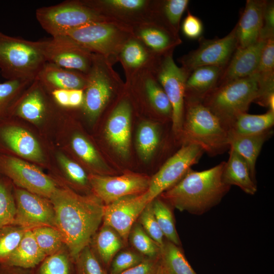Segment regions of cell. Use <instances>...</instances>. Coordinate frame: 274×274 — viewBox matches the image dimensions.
Instances as JSON below:
<instances>
[{
  "instance_id": "6da1fadb",
  "label": "cell",
  "mask_w": 274,
  "mask_h": 274,
  "mask_svg": "<svg viewBox=\"0 0 274 274\" xmlns=\"http://www.w3.org/2000/svg\"><path fill=\"white\" fill-rule=\"evenodd\" d=\"M55 213V226L71 257L75 260L90 244L102 222L105 204L93 194L82 195L57 187L49 198Z\"/></svg>"
},
{
  "instance_id": "7a4b0ae2",
  "label": "cell",
  "mask_w": 274,
  "mask_h": 274,
  "mask_svg": "<svg viewBox=\"0 0 274 274\" xmlns=\"http://www.w3.org/2000/svg\"><path fill=\"white\" fill-rule=\"evenodd\" d=\"M225 162L202 171L190 169L159 196L180 211L201 215L219 203L231 186L222 178Z\"/></svg>"
},
{
  "instance_id": "3957f363",
  "label": "cell",
  "mask_w": 274,
  "mask_h": 274,
  "mask_svg": "<svg viewBox=\"0 0 274 274\" xmlns=\"http://www.w3.org/2000/svg\"><path fill=\"white\" fill-rule=\"evenodd\" d=\"M180 139L182 144L191 143L199 145L211 156L223 153L229 149L227 129L200 100L185 99Z\"/></svg>"
},
{
  "instance_id": "277c9868",
  "label": "cell",
  "mask_w": 274,
  "mask_h": 274,
  "mask_svg": "<svg viewBox=\"0 0 274 274\" xmlns=\"http://www.w3.org/2000/svg\"><path fill=\"white\" fill-rule=\"evenodd\" d=\"M259 94L256 77L233 80L216 87L201 100L228 128L239 114L246 113Z\"/></svg>"
},
{
  "instance_id": "5b68a950",
  "label": "cell",
  "mask_w": 274,
  "mask_h": 274,
  "mask_svg": "<svg viewBox=\"0 0 274 274\" xmlns=\"http://www.w3.org/2000/svg\"><path fill=\"white\" fill-rule=\"evenodd\" d=\"M46 62L39 41H30L0 32V71L7 80L33 81Z\"/></svg>"
},
{
  "instance_id": "8992f818",
  "label": "cell",
  "mask_w": 274,
  "mask_h": 274,
  "mask_svg": "<svg viewBox=\"0 0 274 274\" xmlns=\"http://www.w3.org/2000/svg\"><path fill=\"white\" fill-rule=\"evenodd\" d=\"M36 16L52 37L62 36L69 30L88 24L107 22L106 17L87 2L72 1L40 8Z\"/></svg>"
},
{
  "instance_id": "52a82bcc",
  "label": "cell",
  "mask_w": 274,
  "mask_h": 274,
  "mask_svg": "<svg viewBox=\"0 0 274 274\" xmlns=\"http://www.w3.org/2000/svg\"><path fill=\"white\" fill-rule=\"evenodd\" d=\"M204 153L199 145L191 143H183L181 147L169 157L151 178L145 192L149 202L180 181L196 164Z\"/></svg>"
},
{
  "instance_id": "ba28073f",
  "label": "cell",
  "mask_w": 274,
  "mask_h": 274,
  "mask_svg": "<svg viewBox=\"0 0 274 274\" xmlns=\"http://www.w3.org/2000/svg\"><path fill=\"white\" fill-rule=\"evenodd\" d=\"M0 174L17 187L49 199L55 182L35 165L11 155L0 154Z\"/></svg>"
},
{
  "instance_id": "9c48e42d",
  "label": "cell",
  "mask_w": 274,
  "mask_h": 274,
  "mask_svg": "<svg viewBox=\"0 0 274 274\" xmlns=\"http://www.w3.org/2000/svg\"><path fill=\"white\" fill-rule=\"evenodd\" d=\"M198 47L180 59L182 68L189 75L196 68L217 66L224 68L237 47L235 26L222 38L199 39Z\"/></svg>"
},
{
  "instance_id": "30bf717a",
  "label": "cell",
  "mask_w": 274,
  "mask_h": 274,
  "mask_svg": "<svg viewBox=\"0 0 274 274\" xmlns=\"http://www.w3.org/2000/svg\"><path fill=\"white\" fill-rule=\"evenodd\" d=\"M175 62L172 53L164 54L158 68V79L172 107V129L180 138L184 118L185 84L188 77Z\"/></svg>"
},
{
  "instance_id": "8fae6325",
  "label": "cell",
  "mask_w": 274,
  "mask_h": 274,
  "mask_svg": "<svg viewBox=\"0 0 274 274\" xmlns=\"http://www.w3.org/2000/svg\"><path fill=\"white\" fill-rule=\"evenodd\" d=\"M46 62L87 74L94 55L66 36L39 41Z\"/></svg>"
},
{
  "instance_id": "7c38bea8",
  "label": "cell",
  "mask_w": 274,
  "mask_h": 274,
  "mask_svg": "<svg viewBox=\"0 0 274 274\" xmlns=\"http://www.w3.org/2000/svg\"><path fill=\"white\" fill-rule=\"evenodd\" d=\"M88 178L93 194L105 205L124 196L145 193L150 181L147 176L129 173L118 176L92 174Z\"/></svg>"
},
{
  "instance_id": "4fadbf2b",
  "label": "cell",
  "mask_w": 274,
  "mask_h": 274,
  "mask_svg": "<svg viewBox=\"0 0 274 274\" xmlns=\"http://www.w3.org/2000/svg\"><path fill=\"white\" fill-rule=\"evenodd\" d=\"M66 36L91 52L107 57L114 53L123 42V36L115 25L107 22L88 24L66 31Z\"/></svg>"
},
{
  "instance_id": "5bb4252c",
  "label": "cell",
  "mask_w": 274,
  "mask_h": 274,
  "mask_svg": "<svg viewBox=\"0 0 274 274\" xmlns=\"http://www.w3.org/2000/svg\"><path fill=\"white\" fill-rule=\"evenodd\" d=\"M16 214L13 225L28 229L55 227V213L49 199L24 189L14 188Z\"/></svg>"
},
{
  "instance_id": "9a60e30c",
  "label": "cell",
  "mask_w": 274,
  "mask_h": 274,
  "mask_svg": "<svg viewBox=\"0 0 274 274\" xmlns=\"http://www.w3.org/2000/svg\"><path fill=\"white\" fill-rule=\"evenodd\" d=\"M82 108L86 118L95 121L109 102L113 92L111 79L100 57L94 56L91 67L87 74Z\"/></svg>"
},
{
  "instance_id": "2e32d148",
  "label": "cell",
  "mask_w": 274,
  "mask_h": 274,
  "mask_svg": "<svg viewBox=\"0 0 274 274\" xmlns=\"http://www.w3.org/2000/svg\"><path fill=\"white\" fill-rule=\"evenodd\" d=\"M149 202L145 192L124 196L105 205L103 224L115 230L126 244L133 225Z\"/></svg>"
},
{
  "instance_id": "e0dca14e",
  "label": "cell",
  "mask_w": 274,
  "mask_h": 274,
  "mask_svg": "<svg viewBox=\"0 0 274 274\" xmlns=\"http://www.w3.org/2000/svg\"><path fill=\"white\" fill-rule=\"evenodd\" d=\"M9 152L38 163L45 160L42 149L35 137L10 121L9 117L0 121V154Z\"/></svg>"
},
{
  "instance_id": "ac0fdd59",
  "label": "cell",
  "mask_w": 274,
  "mask_h": 274,
  "mask_svg": "<svg viewBox=\"0 0 274 274\" xmlns=\"http://www.w3.org/2000/svg\"><path fill=\"white\" fill-rule=\"evenodd\" d=\"M131 117L130 104L127 100H122L110 115L105 127V136L109 144L124 158L130 153Z\"/></svg>"
},
{
  "instance_id": "d6986e66",
  "label": "cell",
  "mask_w": 274,
  "mask_h": 274,
  "mask_svg": "<svg viewBox=\"0 0 274 274\" xmlns=\"http://www.w3.org/2000/svg\"><path fill=\"white\" fill-rule=\"evenodd\" d=\"M266 40L259 39L249 46L236 48L223 68L217 86L252 76L258 65Z\"/></svg>"
},
{
  "instance_id": "ffe728a7",
  "label": "cell",
  "mask_w": 274,
  "mask_h": 274,
  "mask_svg": "<svg viewBox=\"0 0 274 274\" xmlns=\"http://www.w3.org/2000/svg\"><path fill=\"white\" fill-rule=\"evenodd\" d=\"M45 90L37 80H33L17 100L10 117L16 116L33 124L42 123L50 108Z\"/></svg>"
},
{
  "instance_id": "44dd1931",
  "label": "cell",
  "mask_w": 274,
  "mask_h": 274,
  "mask_svg": "<svg viewBox=\"0 0 274 274\" xmlns=\"http://www.w3.org/2000/svg\"><path fill=\"white\" fill-rule=\"evenodd\" d=\"M267 1L248 0L236 24L237 48H242L256 42L263 26Z\"/></svg>"
},
{
  "instance_id": "7402d4cb",
  "label": "cell",
  "mask_w": 274,
  "mask_h": 274,
  "mask_svg": "<svg viewBox=\"0 0 274 274\" xmlns=\"http://www.w3.org/2000/svg\"><path fill=\"white\" fill-rule=\"evenodd\" d=\"M36 79L45 90L50 92L59 89H84L86 85L87 75L46 62Z\"/></svg>"
},
{
  "instance_id": "603a6c76",
  "label": "cell",
  "mask_w": 274,
  "mask_h": 274,
  "mask_svg": "<svg viewBox=\"0 0 274 274\" xmlns=\"http://www.w3.org/2000/svg\"><path fill=\"white\" fill-rule=\"evenodd\" d=\"M223 68L203 66L192 71L186 81L185 98L202 100L217 86Z\"/></svg>"
},
{
  "instance_id": "cb8c5ba5",
  "label": "cell",
  "mask_w": 274,
  "mask_h": 274,
  "mask_svg": "<svg viewBox=\"0 0 274 274\" xmlns=\"http://www.w3.org/2000/svg\"><path fill=\"white\" fill-rule=\"evenodd\" d=\"M253 75L256 77L259 90L255 102L263 107L268 96L274 93V37L266 41Z\"/></svg>"
},
{
  "instance_id": "d4e9b609",
  "label": "cell",
  "mask_w": 274,
  "mask_h": 274,
  "mask_svg": "<svg viewBox=\"0 0 274 274\" xmlns=\"http://www.w3.org/2000/svg\"><path fill=\"white\" fill-rule=\"evenodd\" d=\"M222 178L226 184L230 186L235 185L247 194L254 195L257 192L256 184L252 179L247 162L241 155L230 148Z\"/></svg>"
},
{
  "instance_id": "484cf974",
  "label": "cell",
  "mask_w": 274,
  "mask_h": 274,
  "mask_svg": "<svg viewBox=\"0 0 274 274\" xmlns=\"http://www.w3.org/2000/svg\"><path fill=\"white\" fill-rule=\"evenodd\" d=\"M273 133L266 132L251 135L228 134L229 148L241 155L247 162L252 180L256 183V163L262 146Z\"/></svg>"
},
{
  "instance_id": "4316f807",
  "label": "cell",
  "mask_w": 274,
  "mask_h": 274,
  "mask_svg": "<svg viewBox=\"0 0 274 274\" xmlns=\"http://www.w3.org/2000/svg\"><path fill=\"white\" fill-rule=\"evenodd\" d=\"M38 245L31 229L26 230L19 245L2 263L24 269L35 267L46 257Z\"/></svg>"
},
{
  "instance_id": "83f0119b",
  "label": "cell",
  "mask_w": 274,
  "mask_h": 274,
  "mask_svg": "<svg viewBox=\"0 0 274 274\" xmlns=\"http://www.w3.org/2000/svg\"><path fill=\"white\" fill-rule=\"evenodd\" d=\"M274 111L268 110L259 115L247 112L238 115L228 128V133L238 135L262 134L272 130Z\"/></svg>"
},
{
  "instance_id": "f1b7e54d",
  "label": "cell",
  "mask_w": 274,
  "mask_h": 274,
  "mask_svg": "<svg viewBox=\"0 0 274 274\" xmlns=\"http://www.w3.org/2000/svg\"><path fill=\"white\" fill-rule=\"evenodd\" d=\"M93 250L102 264L110 266L112 260L124 245L121 237L111 227L104 225L92 237Z\"/></svg>"
},
{
  "instance_id": "f546056e",
  "label": "cell",
  "mask_w": 274,
  "mask_h": 274,
  "mask_svg": "<svg viewBox=\"0 0 274 274\" xmlns=\"http://www.w3.org/2000/svg\"><path fill=\"white\" fill-rule=\"evenodd\" d=\"M141 40L153 50L164 54L181 43L178 35L175 34L162 24L141 29Z\"/></svg>"
},
{
  "instance_id": "4dcf8cb0",
  "label": "cell",
  "mask_w": 274,
  "mask_h": 274,
  "mask_svg": "<svg viewBox=\"0 0 274 274\" xmlns=\"http://www.w3.org/2000/svg\"><path fill=\"white\" fill-rule=\"evenodd\" d=\"M159 262L165 274H197L180 247L167 239L161 246Z\"/></svg>"
},
{
  "instance_id": "1f68e13d",
  "label": "cell",
  "mask_w": 274,
  "mask_h": 274,
  "mask_svg": "<svg viewBox=\"0 0 274 274\" xmlns=\"http://www.w3.org/2000/svg\"><path fill=\"white\" fill-rule=\"evenodd\" d=\"M160 141L159 128L155 123L144 122L139 126L136 136V146L142 160L147 161L152 158Z\"/></svg>"
},
{
  "instance_id": "d6a6232c",
  "label": "cell",
  "mask_w": 274,
  "mask_h": 274,
  "mask_svg": "<svg viewBox=\"0 0 274 274\" xmlns=\"http://www.w3.org/2000/svg\"><path fill=\"white\" fill-rule=\"evenodd\" d=\"M32 81L13 79L0 82V121L11 116L14 105Z\"/></svg>"
},
{
  "instance_id": "836d02e7",
  "label": "cell",
  "mask_w": 274,
  "mask_h": 274,
  "mask_svg": "<svg viewBox=\"0 0 274 274\" xmlns=\"http://www.w3.org/2000/svg\"><path fill=\"white\" fill-rule=\"evenodd\" d=\"M71 145L76 154L89 165L97 175H106L109 169L92 144L83 135L76 133L71 140Z\"/></svg>"
},
{
  "instance_id": "e575fe53",
  "label": "cell",
  "mask_w": 274,
  "mask_h": 274,
  "mask_svg": "<svg viewBox=\"0 0 274 274\" xmlns=\"http://www.w3.org/2000/svg\"><path fill=\"white\" fill-rule=\"evenodd\" d=\"M151 202L154 215L164 237L180 246L181 242L176 228L170 206L159 196L154 199Z\"/></svg>"
},
{
  "instance_id": "d590c367",
  "label": "cell",
  "mask_w": 274,
  "mask_h": 274,
  "mask_svg": "<svg viewBox=\"0 0 274 274\" xmlns=\"http://www.w3.org/2000/svg\"><path fill=\"white\" fill-rule=\"evenodd\" d=\"M12 182L0 174V229L13 225L16 214V206Z\"/></svg>"
},
{
  "instance_id": "8d00e7d4",
  "label": "cell",
  "mask_w": 274,
  "mask_h": 274,
  "mask_svg": "<svg viewBox=\"0 0 274 274\" xmlns=\"http://www.w3.org/2000/svg\"><path fill=\"white\" fill-rule=\"evenodd\" d=\"M31 231L38 245L46 256L57 252L65 246L60 232L55 227L39 226Z\"/></svg>"
},
{
  "instance_id": "74e56055",
  "label": "cell",
  "mask_w": 274,
  "mask_h": 274,
  "mask_svg": "<svg viewBox=\"0 0 274 274\" xmlns=\"http://www.w3.org/2000/svg\"><path fill=\"white\" fill-rule=\"evenodd\" d=\"M128 239L138 252L144 257H160L161 247L145 232L139 222L133 225Z\"/></svg>"
},
{
  "instance_id": "f35d334b",
  "label": "cell",
  "mask_w": 274,
  "mask_h": 274,
  "mask_svg": "<svg viewBox=\"0 0 274 274\" xmlns=\"http://www.w3.org/2000/svg\"><path fill=\"white\" fill-rule=\"evenodd\" d=\"M189 3L188 0H167L161 4V22L176 35H178L182 16Z\"/></svg>"
},
{
  "instance_id": "ab89813d",
  "label": "cell",
  "mask_w": 274,
  "mask_h": 274,
  "mask_svg": "<svg viewBox=\"0 0 274 274\" xmlns=\"http://www.w3.org/2000/svg\"><path fill=\"white\" fill-rule=\"evenodd\" d=\"M145 87L148 98L154 109L160 115L170 119L172 121V105L160 84L150 78L146 80Z\"/></svg>"
},
{
  "instance_id": "60d3db41",
  "label": "cell",
  "mask_w": 274,
  "mask_h": 274,
  "mask_svg": "<svg viewBox=\"0 0 274 274\" xmlns=\"http://www.w3.org/2000/svg\"><path fill=\"white\" fill-rule=\"evenodd\" d=\"M27 229H29L15 225L0 229V263H3L12 253Z\"/></svg>"
},
{
  "instance_id": "b9f144b4",
  "label": "cell",
  "mask_w": 274,
  "mask_h": 274,
  "mask_svg": "<svg viewBox=\"0 0 274 274\" xmlns=\"http://www.w3.org/2000/svg\"><path fill=\"white\" fill-rule=\"evenodd\" d=\"M70 254L63 247L47 256L40 268V274H70Z\"/></svg>"
},
{
  "instance_id": "7bdbcfd3",
  "label": "cell",
  "mask_w": 274,
  "mask_h": 274,
  "mask_svg": "<svg viewBox=\"0 0 274 274\" xmlns=\"http://www.w3.org/2000/svg\"><path fill=\"white\" fill-rule=\"evenodd\" d=\"M56 157L67 178L71 183L81 188L90 187L88 176L81 166L61 153H57Z\"/></svg>"
},
{
  "instance_id": "ee69618b",
  "label": "cell",
  "mask_w": 274,
  "mask_h": 274,
  "mask_svg": "<svg viewBox=\"0 0 274 274\" xmlns=\"http://www.w3.org/2000/svg\"><path fill=\"white\" fill-rule=\"evenodd\" d=\"M75 261L78 274H106L90 244L80 251Z\"/></svg>"
},
{
  "instance_id": "f6af8a7d",
  "label": "cell",
  "mask_w": 274,
  "mask_h": 274,
  "mask_svg": "<svg viewBox=\"0 0 274 274\" xmlns=\"http://www.w3.org/2000/svg\"><path fill=\"white\" fill-rule=\"evenodd\" d=\"M87 3L95 9L106 8L118 12L135 13L143 9L147 1L144 0H105Z\"/></svg>"
},
{
  "instance_id": "bcb514c9",
  "label": "cell",
  "mask_w": 274,
  "mask_h": 274,
  "mask_svg": "<svg viewBox=\"0 0 274 274\" xmlns=\"http://www.w3.org/2000/svg\"><path fill=\"white\" fill-rule=\"evenodd\" d=\"M138 219L145 232L161 247L164 240V235L154 215L151 201L146 205Z\"/></svg>"
},
{
  "instance_id": "7dc6e473",
  "label": "cell",
  "mask_w": 274,
  "mask_h": 274,
  "mask_svg": "<svg viewBox=\"0 0 274 274\" xmlns=\"http://www.w3.org/2000/svg\"><path fill=\"white\" fill-rule=\"evenodd\" d=\"M121 56L124 63L132 68L142 65L147 58L144 48L135 40H130L125 43L121 50Z\"/></svg>"
},
{
  "instance_id": "c3c4849f",
  "label": "cell",
  "mask_w": 274,
  "mask_h": 274,
  "mask_svg": "<svg viewBox=\"0 0 274 274\" xmlns=\"http://www.w3.org/2000/svg\"><path fill=\"white\" fill-rule=\"evenodd\" d=\"M146 257L130 250L117 253L110 264V274H119L140 264Z\"/></svg>"
},
{
  "instance_id": "681fc988",
  "label": "cell",
  "mask_w": 274,
  "mask_h": 274,
  "mask_svg": "<svg viewBox=\"0 0 274 274\" xmlns=\"http://www.w3.org/2000/svg\"><path fill=\"white\" fill-rule=\"evenodd\" d=\"M182 30L188 39H199L203 31L202 22L198 17L188 12L182 23Z\"/></svg>"
},
{
  "instance_id": "f907efd6",
  "label": "cell",
  "mask_w": 274,
  "mask_h": 274,
  "mask_svg": "<svg viewBox=\"0 0 274 274\" xmlns=\"http://www.w3.org/2000/svg\"><path fill=\"white\" fill-rule=\"evenodd\" d=\"M272 37H274V3L273 1H267L259 39L266 40Z\"/></svg>"
},
{
  "instance_id": "816d5d0a",
  "label": "cell",
  "mask_w": 274,
  "mask_h": 274,
  "mask_svg": "<svg viewBox=\"0 0 274 274\" xmlns=\"http://www.w3.org/2000/svg\"><path fill=\"white\" fill-rule=\"evenodd\" d=\"M160 257L146 258L138 265L119 274H155L159 265Z\"/></svg>"
},
{
  "instance_id": "f5cc1de1",
  "label": "cell",
  "mask_w": 274,
  "mask_h": 274,
  "mask_svg": "<svg viewBox=\"0 0 274 274\" xmlns=\"http://www.w3.org/2000/svg\"><path fill=\"white\" fill-rule=\"evenodd\" d=\"M69 90L66 89H54L50 92L54 101L63 108H69Z\"/></svg>"
},
{
  "instance_id": "db71d44e",
  "label": "cell",
  "mask_w": 274,
  "mask_h": 274,
  "mask_svg": "<svg viewBox=\"0 0 274 274\" xmlns=\"http://www.w3.org/2000/svg\"><path fill=\"white\" fill-rule=\"evenodd\" d=\"M84 89L69 90V108L82 107L84 97Z\"/></svg>"
},
{
  "instance_id": "11a10c76",
  "label": "cell",
  "mask_w": 274,
  "mask_h": 274,
  "mask_svg": "<svg viewBox=\"0 0 274 274\" xmlns=\"http://www.w3.org/2000/svg\"><path fill=\"white\" fill-rule=\"evenodd\" d=\"M0 274H31L25 269L0 263Z\"/></svg>"
},
{
  "instance_id": "9f6ffc18",
  "label": "cell",
  "mask_w": 274,
  "mask_h": 274,
  "mask_svg": "<svg viewBox=\"0 0 274 274\" xmlns=\"http://www.w3.org/2000/svg\"><path fill=\"white\" fill-rule=\"evenodd\" d=\"M155 274H165V273L164 272V271H163V269L162 268L161 266L160 265V262H159V267Z\"/></svg>"
}]
</instances>
